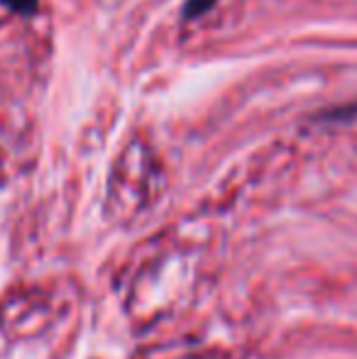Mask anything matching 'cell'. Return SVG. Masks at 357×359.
<instances>
[{"mask_svg":"<svg viewBox=\"0 0 357 359\" xmlns=\"http://www.w3.org/2000/svg\"><path fill=\"white\" fill-rule=\"evenodd\" d=\"M215 3H218V0H186L184 10H181V15H184V20L203 18V15L208 13V10L213 8Z\"/></svg>","mask_w":357,"mask_h":359,"instance_id":"obj_1","label":"cell"},{"mask_svg":"<svg viewBox=\"0 0 357 359\" xmlns=\"http://www.w3.org/2000/svg\"><path fill=\"white\" fill-rule=\"evenodd\" d=\"M0 5H5L10 13L22 15V18H32L39 10V0H0Z\"/></svg>","mask_w":357,"mask_h":359,"instance_id":"obj_2","label":"cell"}]
</instances>
